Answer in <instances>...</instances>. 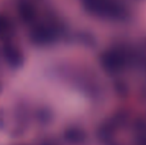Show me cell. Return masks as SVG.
I'll use <instances>...</instances> for the list:
<instances>
[{
	"label": "cell",
	"mask_w": 146,
	"mask_h": 145,
	"mask_svg": "<svg viewBox=\"0 0 146 145\" xmlns=\"http://www.w3.org/2000/svg\"><path fill=\"white\" fill-rule=\"evenodd\" d=\"M7 28H8V21L5 19L4 17H1V15H0V36H1L3 33L7 31Z\"/></svg>",
	"instance_id": "1"
}]
</instances>
